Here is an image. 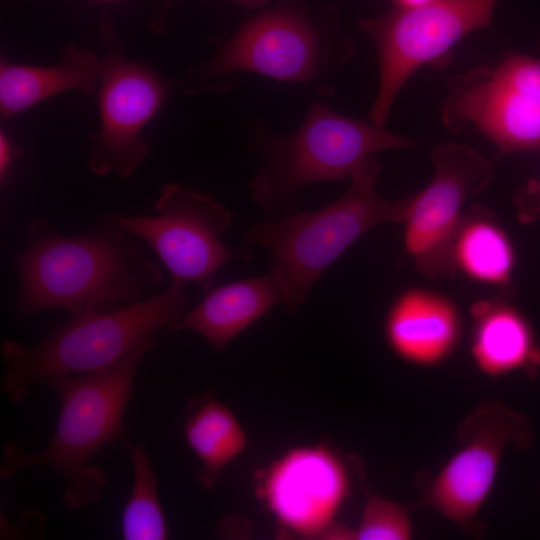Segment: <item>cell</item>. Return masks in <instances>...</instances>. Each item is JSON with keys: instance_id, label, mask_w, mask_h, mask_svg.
Returning a JSON list of instances; mask_svg holds the SVG:
<instances>
[{"instance_id": "obj_25", "label": "cell", "mask_w": 540, "mask_h": 540, "mask_svg": "<svg viewBox=\"0 0 540 540\" xmlns=\"http://www.w3.org/2000/svg\"><path fill=\"white\" fill-rule=\"evenodd\" d=\"M395 4V7L398 8H416L423 5H426L428 3L433 2L434 0H392Z\"/></svg>"}, {"instance_id": "obj_6", "label": "cell", "mask_w": 540, "mask_h": 540, "mask_svg": "<svg viewBox=\"0 0 540 540\" xmlns=\"http://www.w3.org/2000/svg\"><path fill=\"white\" fill-rule=\"evenodd\" d=\"M335 20L298 2H281L244 22L211 60L189 70L187 78L210 86L213 80L245 71L313 86L330 96L333 77L355 54V43Z\"/></svg>"}, {"instance_id": "obj_1", "label": "cell", "mask_w": 540, "mask_h": 540, "mask_svg": "<svg viewBox=\"0 0 540 540\" xmlns=\"http://www.w3.org/2000/svg\"><path fill=\"white\" fill-rule=\"evenodd\" d=\"M25 248L12 255L19 272L15 314L61 309L69 318L90 311L133 304L163 277L140 239L109 214L92 229L63 235L42 219L30 222Z\"/></svg>"}, {"instance_id": "obj_13", "label": "cell", "mask_w": 540, "mask_h": 540, "mask_svg": "<svg viewBox=\"0 0 540 540\" xmlns=\"http://www.w3.org/2000/svg\"><path fill=\"white\" fill-rule=\"evenodd\" d=\"M259 491L284 529L300 537H324L349 496L350 477L343 461L329 448L302 446L269 466Z\"/></svg>"}, {"instance_id": "obj_26", "label": "cell", "mask_w": 540, "mask_h": 540, "mask_svg": "<svg viewBox=\"0 0 540 540\" xmlns=\"http://www.w3.org/2000/svg\"><path fill=\"white\" fill-rule=\"evenodd\" d=\"M103 1H109V0H103Z\"/></svg>"}, {"instance_id": "obj_14", "label": "cell", "mask_w": 540, "mask_h": 540, "mask_svg": "<svg viewBox=\"0 0 540 540\" xmlns=\"http://www.w3.org/2000/svg\"><path fill=\"white\" fill-rule=\"evenodd\" d=\"M462 331L458 304L449 295L423 286L400 291L383 321L391 352L405 363L423 368L446 362L458 348Z\"/></svg>"}, {"instance_id": "obj_3", "label": "cell", "mask_w": 540, "mask_h": 540, "mask_svg": "<svg viewBox=\"0 0 540 540\" xmlns=\"http://www.w3.org/2000/svg\"><path fill=\"white\" fill-rule=\"evenodd\" d=\"M184 285L172 282L166 291L133 304L69 318L34 346L3 342L2 393L18 403L36 384L115 364L143 337L163 327L173 328L180 321L188 306Z\"/></svg>"}, {"instance_id": "obj_5", "label": "cell", "mask_w": 540, "mask_h": 540, "mask_svg": "<svg viewBox=\"0 0 540 540\" xmlns=\"http://www.w3.org/2000/svg\"><path fill=\"white\" fill-rule=\"evenodd\" d=\"M252 141L262 165L251 182V198L271 218L294 213V197L304 186L345 180L379 151L420 143L371 121L339 114L324 102H313L290 135L270 134L256 122Z\"/></svg>"}, {"instance_id": "obj_2", "label": "cell", "mask_w": 540, "mask_h": 540, "mask_svg": "<svg viewBox=\"0 0 540 540\" xmlns=\"http://www.w3.org/2000/svg\"><path fill=\"white\" fill-rule=\"evenodd\" d=\"M156 343L154 334L147 335L105 369L46 380L43 384L60 398L54 435L36 453L8 443L0 463V478L8 479L27 467L47 466L65 480L62 502L67 509L80 510L98 502L106 476L92 458L120 435L136 371Z\"/></svg>"}, {"instance_id": "obj_22", "label": "cell", "mask_w": 540, "mask_h": 540, "mask_svg": "<svg viewBox=\"0 0 540 540\" xmlns=\"http://www.w3.org/2000/svg\"><path fill=\"white\" fill-rule=\"evenodd\" d=\"M520 222L530 223L540 218V178L530 180L515 197Z\"/></svg>"}, {"instance_id": "obj_19", "label": "cell", "mask_w": 540, "mask_h": 540, "mask_svg": "<svg viewBox=\"0 0 540 540\" xmlns=\"http://www.w3.org/2000/svg\"><path fill=\"white\" fill-rule=\"evenodd\" d=\"M186 441L201 462L198 479L212 488L222 471L247 445L245 432L222 402L206 398L187 415L184 423Z\"/></svg>"}, {"instance_id": "obj_10", "label": "cell", "mask_w": 540, "mask_h": 540, "mask_svg": "<svg viewBox=\"0 0 540 540\" xmlns=\"http://www.w3.org/2000/svg\"><path fill=\"white\" fill-rule=\"evenodd\" d=\"M104 53L97 102L101 121L92 137L90 170L131 176L149 153L143 132L176 86L147 65L129 59L111 24L102 20Z\"/></svg>"}, {"instance_id": "obj_9", "label": "cell", "mask_w": 540, "mask_h": 540, "mask_svg": "<svg viewBox=\"0 0 540 540\" xmlns=\"http://www.w3.org/2000/svg\"><path fill=\"white\" fill-rule=\"evenodd\" d=\"M154 216L109 214L128 233L145 241L157 254L172 282H193L207 293L227 263L247 260L249 253L222 242L232 214L210 194L179 184H165Z\"/></svg>"}, {"instance_id": "obj_7", "label": "cell", "mask_w": 540, "mask_h": 540, "mask_svg": "<svg viewBox=\"0 0 540 540\" xmlns=\"http://www.w3.org/2000/svg\"><path fill=\"white\" fill-rule=\"evenodd\" d=\"M496 0H434L416 8L395 7L358 22L372 40L379 65V89L369 113L384 126L402 86L421 66L447 57L463 37L487 27Z\"/></svg>"}, {"instance_id": "obj_15", "label": "cell", "mask_w": 540, "mask_h": 540, "mask_svg": "<svg viewBox=\"0 0 540 540\" xmlns=\"http://www.w3.org/2000/svg\"><path fill=\"white\" fill-rule=\"evenodd\" d=\"M470 355L477 369L491 378L521 372L540 373V342L526 314L499 294L470 307Z\"/></svg>"}, {"instance_id": "obj_18", "label": "cell", "mask_w": 540, "mask_h": 540, "mask_svg": "<svg viewBox=\"0 0 540 540\" xmlns=\"http://www.w3.org/2000/svg\"><path fill=\"white\" fill-rule=\"evenodd\" d=\"M101 60L89 50L69 44L58 64L48 67L0 62V116H16L47 98L77 89L93 94Z\"/></svg>"}, {"instance_id": "obj_20", "label": "cell", "mask_w": 540, "mask_h": 540, "mask_svg": "<svg viewBox=\"0 0 540 540\" xmlns=\"http://www.w3.org/2000/svg\"><path fill=\"white\" fill-rule=\"evenodd\" d=\"M133 484L123 509L121 531L125 540H165L169 536L161 506L157 477L145 446L129 447Z\"/></svg>"}, {"instance_id": "obj_12", "label": "cell", "mask_w": 540, "mask_h": 540, "mask_svg": "<svg viewBox=\"0 0 540 540\" xmlns=\"http://www.w3.org/2000/svg\"><path fill=\"white\" fill-rule=\"evenodd\" d=\"M434 173L413 195L401 221L403 246L417 270L432 280L452 277L449 250L463 206L493 177L491 163L473 148L443 143L431 154Z\"/></svg>"}, {"instance_id": "obj_8", "label": "cell", "mask_w": 540, "mask_h": 540, "mask_svg": "<svg viewBox=\"0 0 540 540\" xmlns=\"http://www.w3.org/2000/svg\"><path fill=\"white\" fill-rule=\"evenodd\" d=\"M442 119L453 131H479L500 154L540 151V56L513 53L455 77Z\"/></svg>"}, {"instance_id": "obj_23", "label": "cell", "mask_w": 540, "mask_h": 540, "mask_svg": "<svg viewBox=\"0 0 540 540\" xmlns=\"http://www.w3.org/2000/svg\"><path fill=\"white\" fill-rule=\"evenodd\" d=\"M186 0H165L162 7L159 10V13L157 17L153 19L152 29L159 33L164 30L165 24H164V14L175 4H178L180 2H183ZM232 1L234 3H237L241 6H243L246 9H257L260 8L267 3H270L273 0H228Z\"/></svg>"}, {"instance_id": "obj_17", "label": "cell", "mask_w": 540, "mask_h": 540, "mask_svg": "<svg viewBox=\"0 0 540 540\" xmlns=\"http://www.w3.org/2000/svg\"><path fill=\"white\" fill-rule=\"evenodd\" d=\"M449 263L453 276L460 274L509 299L514 297V244L496 215L483 205L464 213L450 245Z\"/></svg>"}, {"instance_id": "obj_11", "label": "cell", "mask_w": 540, "mask_h": 540, "mask_svg": "<svg viewBox=\"0 0 540 540\" xmlns=\"http://www.w3.org/2000/svg\"><path fill=\"white\" fill-rule=\"evenodd\" d=\"M532 442L527 416L497 401L480 404L460 424L458 449L427 484L425 503L462 530H472L507 446L528 449Z\"/></svg>"}, {"instance_id": "obj_21", "label": "cell", "mask_w": 540, "mask_h": 540, "mask_svg": "<svg viewBox=\"0 0 540 540\" xmlns=\"http://www.w3.org/2000/svg\"><path fill=\"white\" fill-rule=\"evenodd\" d=\"M355 534L359 540H409L413 535L409 511L400 503L372 494Z\"/></svg>"}, {"instance_id": "obj_16", "label": "cell", "mask_w": 540, "mask_h": 540, "mask_svg": "<svg viewBox=\"0 0 540 540\" xmlns=\"http://www.w3.org/2000/svg\"><path fill=\"white\" fill-rule=\"evenodd\" d=\"M279 303H283L282 291L269 270L212 288L173 329L195 332L221 350Z\"/></svg>"}, {"instance_id": "obj_4", "label": "cell", "mask_w": 540, "mask_h": 540, "mask_svg": "<svg viewBox=\"0 0 540 540\" xmlns=\"http://www.w3.org/2000/svg\"><path fill=\"white\" fill-rule=\"evenodd\" d=\"M381 169V162L370 156L352 172L348 190L331 204L257 224L245 233L247 243L269 250L270 270L288 310L303 303L320 275L362 235L379 224L402 221L410 196L382 197L375 186Z\"/></svg>"}, {"instance_id": "obj_24", "label": "cell", "mask_w": 540, "mask_h": 540, "mask_svg": "<svg viewBox=\"0 0 540 540\" xmlns=\"http://www.w3.org/2000/svg\"><path fill=\"white\" fill-rule=\"evenodd\" d=\"M19 152L14 148L12 143L2 132L0 138V173L1 178L6 175L7 169L12 162L13 158Z\"/></svg>"}]
</instances>
